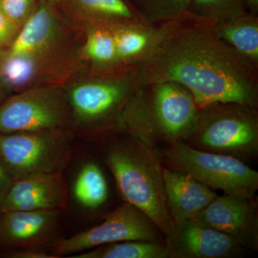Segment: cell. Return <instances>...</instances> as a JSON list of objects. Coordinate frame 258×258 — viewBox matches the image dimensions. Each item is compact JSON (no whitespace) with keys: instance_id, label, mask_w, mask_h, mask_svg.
Instances as JSON below:
<instances>
[{"instance_id":"6da1fadb","label":"cell","mask_w":258,"mask_h":258,"mask_svg":"<svg viewBox=\"0 0 258 258\" xmlns=\"http://www.w3.org/2000/svg\"><path fill=\"white\" fill-rule=\"evenodd\" d=\"M158 25L155 45L136 69L141 88L170 81L186 88L200 108L257 106L258 68L219 37L215 23L188 11Z\"/></svg>"},{"instance_id":"7a4b0ae2","label":"cell","mask_w":258,"mask_h":258,"mask_svg":"<svg viewBox=\"0 0 258 258\" xmlns=\"http://www.w3.org/2000/svg\"><path fill=\"white\" fill-rule=\"evenodd\" d=\"M200 108L191 93L179 83H152L131 98L120 115L118 131L158 150L161 146L186 142L197 124Z\"/></svg>"},{"instance_id":"3957f363","label":"cell","mask_w":258,"mask_h":258,"mask_svg":"<svg viewBox=\"0 0 258 258\" xmlns=\"http://www.w3.org/2000/svg\"><path fill=\"white\" fill-rule=\"evenodd\" d=\"M125 134L106 145L105 164L124 203L144 212L166 235L174 223L166 207L160 153Z\"/></svg>"},{"instance_id":"277c9868","label":"cell","mask_w":258,"mask_h":258,"mask_svg":"<svg viewBox=\"0 0 258 258\" xmlns=\"http://www.w3.org/2000/svg\"><path fill=\"white\" fill-rule=\"evenodd\" d=\"M256 107L219 103L200 108L198 120L186 143L204 152L223 154L247 163L258 155Z\"/></svg>"},{"instance_id":"5b68a950","label":"cell","mask_w":258,"mask_h":258,"mask_svg":"<svg viewBox=\"0 0 258 258\" xmlns=\"http://www.w3.org/2000/svg\"><path fill=\"white\" fill-rule=\"evenodd\" d=\"M140 88L136 70L125 77L75 85L66 94L71 110V130L87 136L108 130L118 132L122 112Z\"/></svg>"},{"instance_id":"8992f818","label":"cell","mask_w":258,"mask_h":258,"mask_svg":"<svg viewBox=\"0 0 258 258\" xmlns=\"http://www.w3.org/2000/svg\"><path fill=\"white\" fill-rule=\"evenodd\" d=\"M71 129L0 134V164L13 180L63 173L73 154Z\"/></svg>"},{"instance_id":"52a82bcc","label":"cell","mask_w":258,"mask_h":258,"mask_svg":"<svg viewBox=\"0 0 258 258\" xmlns=\"http://www.w3.org/2000/svg\"><path fill=\"white\" fill-rule=\"evenodd\" d=\"M165 167L186 173L214 190L254 198L258 172L235 158L204 152L179 142L159 151ZM164 166V165H163Z\"/></svg>"},{"instance_id":"ba28073f","label":"cell","mask_w":258,"mask_h":258,"mask_svg":"<svg viewBox=\"0 0 258 258\" xmlns=\"http://www.w3.org/2000/svg\"><path fill=\"white\" fill-rule=\"evenodd\" d=\"M71 125L66 95L55 88L27 90L0 103V134L71 129Z\"/></svg>"},{"instance_id":"9c48e42d","label":"cell","mask_w":258,"mask_h":258,"mask_svg":"<svg viewBox=\"0 0 258 258\" xmlns=\"http://www.w3.org/2000/svg\"><path fill=\"white\" fill-rule=\"evenodd\" d=\"M162 232L144 212L130 204H122L106 215L99 225L67 238H59L50 245L57 258L74 254L103 244L127 240L161 241Z\"/></svg>"},{"instance_id":"30bf717a","label":"cell","mask_w":258,"mask_h":258,"mask_svg":"<svg viewBox=\"0 0 258 258\" xmlns=\"http://www.w3.org/2000/svg\"><path fill=\"white\" fill-rule=\"evenodd\" d=\"M166 236L169 258H234L243 255L237 240L195 219L174 223Z\"/></svg>"},{"instance_id":"8fae6325","label":"cell","mask_w":258,"mask_h":258,"mask_svg":"<svg viewBox=\"0 0 258 258\" xmlns=\"http://www.w3.org/2000/svg\"><path fill=\"white\" fill-rule=\"evenodd\" d=\"M195 220L235 238L246 249H258L257 205L254 198L223 194Z\"/></svg>"},{"instance_id":"7c38bea8","label":"cell","mask_w":258,"mask_h":258,"mask_svg":"<svg viewBox=\"0 0 258 258\" xmlns=\"http://www.w3.org/2000/svg\"><path fill=\"white\" fill-rule=\"evenodd\" d=\"M60 210L0 212V255L29 247H50L58 240Z\"/></svg>"},{"instance_id":"4fadbf2b","label":"cell","mask_w":258,"mask_h":258,"mask_svg":"<svg viewBox=\"0 0 258 258\" xmlns=\"http://www.w3.org/2000/svg\"><path fill=\"white\" fill-rule=\"evenodd\" d=\"M69 186L63 173L37 174L15 180L2 205L7 211L63 212L69 204Z\"/></svg>"},{"instance_id":"5bb4252c","label":"cell","mask_w":258,"mask_h":258,"mask_svg":"<svg viewBox=\"0 0 258 258\" xmlns=\"http://www.w3.org/2000/svg\"><path fill=\"white\" fill-rule=\"evenodd\" d=\"M166 207L174 223L192 220L217 195L186 173L163 166Z\"/></svg>"},{"instance_id":"9a60e30c","label":"cell","mask_w":258,"mask_h":258,"mask_svg":"<svg viewBox=\"0 0 258 258\" xmlns=\"http://www.w3.org/2000/svg\"><path fill=\"white\" fill-rule=\"evenodd\" d=\"M60 25L53 5L40 0L30 18L19 30L7 54L41 58L55 45Z\"/></svg>"},{"instance_id":"2e32d148","label":"cell","mask_w":258,"mask_h":258,"mask_svg":"<svg viewBox=\"0 0 258 258\" xmlns=\"http://www.w3.org/2000/svg\"><path fill=\"white\" fill-rule=\"evenodd\" d=\"M108 197L109 187L101 166L92 159L83 161L69 188V198L83 212L93 213L106 205Z\"/></svg>"},{"instance_id":"e0dca14e","label":"cell","mask_w":258,"mask_h":258,"mask_svg":"<svg viewBox=\"0 0 258 258\" xmlns=\"http://www.w3.org/2000/svg\"><path fill=\"white\" fill-rule=\"evenodd\" d=\"M111 28L120 64L142 62L150 53L159 35V25L133 23Z\"/></svg>"},{"instance_id":"ac0fdd59","label":"cell","mask_w":258,"mask_h":258,"mask_svg":"<svg viewBox=\"0 0 258 258\" xmlns=\"http://www.w3.org/2000/svg\"><path fill=\"white\" fill-rule=\"evenodd\" d=\"M219 37L246 60L258 68V18L247 13L215 23Z\"/></svg>"},{"instance_id":"d6986e66","label":"cell","mask_w":258,"mask_h":258,"mask_svg":"<svg viewBox=\"0 0 258 258\" xmlns=\"http://www.w3.org/2000/svg\"><path fill=\"white\" fill-rule=\"evenodd\" d=\"M69 258H169L165 242L127 240L103 244Z\"/></svg>"},{"instance_id":"ffe728a7","label":"cell","mask_w":258,"mask_h":258,"mask_svg":"<svg viewBox=\"0 0 258 258\" xmlns=\"http://www.w3.org/2000/svg\"><path fill=\"white\" fill-rule=\"evenodd\" d=\"M70 1L80 12L98 23L109 25L144 23L132 5L125 0Z\"/></svg>"},{"instance_id":"44dd1931","label":"cell","mask_w":258,"mask_h":258,"mask_svg":"<svg viewBox=\"0 0 258 258\" xmlns=\"http://www.w3.org/2000/svg\"><path fill=\"white\" fill-rule=\"evenodd\" d=\"M83 54L98 67H113L120 64L111 25L101 23L90 30L83 47Z\"/></svg>"},{"instance_id":"7402d4cb","label":"cell","mask_w":258,"mask_h":258,"mask_svg":"<svg viewBox=\"0 0 258 258\" xmlns=\"http://www.w3.org/2000/svg\"><path fill=\"white\" fill-rule=\"evenodd\" d=\"M39 58L27 56L8 55L0 64V82L5 91L25 87L36 76Z\"/></svg>"},{"instance_id":"603a6c76","label":"cell","mask_w":258,"mask_h":258,"mask_svg":"<svg viewBox=\"0 0 258 258\" xmlns=\"http://www.w3.org/2000/svg\"><path fill=\"white\" fill-rule=\"evenodd\" d=\"M191 0H134L132 7L147 25H158L189 10Z\"/></svg>"},{"instance_id":"cb8c5ba5","label":"cell","mask_w":258,"mask_h":258,"mask_svg":"<svg viewBox=\"0 0 258 258\" xmlns=\"http://www.w3.org/2000/svg\"><path fill=\"white\" fill-rule=\"evenodd\" d=\"M247 0H191L190 13L217 23L249 13Z\"/></svg>"},{"instance_id":"d4e9b609","label":"cell","mask_w":258,"mask_h":258,"mask_svg":"<svg viewBox=\"0 0 258 258\" xmlns=\"http://www.w3.org/2000/svg\"><path fill=\"white\" fill-rule=\"evenodd\" d=\"M40 0H0V10L19 29L36 9Z\"/></svg>"},{"instance_id":"484cf974","label":"cell","mask_w":258,"mask_h":258,"mask_svg":"<svg viewBox=\"0 0 258 258\" xmlns=\"http://www.w3.org/2000/svg\"><path fill=\"white\" fill-rule=\"evenodd\" d=\"M20 29L0 10V47L9 48Z\"/></svg>"},{"instance_id":"4316f807","label":"cell","mask_w":258,"mask_h":258,"mask_svg":"<svg viewBox=\"0 0 258 258\" xmlns=\"http://www.w3.org/2000/svg\"><path fill=\"white\" fill-rule=\"evenodd\" d=\"M5 258H57L52 254L50 247H29L10 251L1 254Z\"/></svg>"},{"instance_id":"83f0119b","label":"cell","mask_w":258,"mask_h":258,"mask_svg":"<svg viewBox=\"0 0 258 258\" xmlns=\"http://www.w3.org/2000/svg\"><path fill=\"white\" fill-rule=\"evenodd\" d=\"M13 181L14 180L12 179L11 176L8 174V173L5 170L3 166L0 164V210H1L2 205L4 202L5 197L9 191Z\"/></svg>"},{"instance_id":"f1b7e54d","label":"cell","mask_w":258,"mask_h":258,"mask_svg":"<svg viewBox=\"0 0 258 258\" xmlns=\"http://www.w3.org/2000/svg\"><path fill=\"white\" fill-rule=\"evenodd\" d=\"M247 10L249 13L257 15L258 0H247Z\"/></svg>"},{"instance_id":"f546056e","label":"cell","mask_w":258,"mask_h":258,"mask_svg":"<svg viewBox=\"0 0 258 258\" xmlns=\"http://www.w3.org/2000/svg\"><path fill=\"white\" fill-rule=\"evenodd\" d=\"M7 91H5L4 87L0 82V103H2L5 100V95H6Z\"/></svg>"},{"instance_id":"4dcf8cb0","label":"cell","mask_w":258,"mask_h":258,"mask_svg":"<svg viewBox=\"0 0 258 258\" xmlns=\"http://www.w3.org/2000/svg\"><path fill=\"white\" fill-rule=\"evenodd\" d=\"M7 50L3 48V47H0V64H1L2 61L3 60L5 55H6Z\"/></svg>"},{"instance_id":"1f68e13d","label":"cell","mask_w":258,"mask_h":258,"mask_svg":"<svg viewBox=\"0 0 258 258\" xmlns=\"http://www.w3.org/2000/svg\"><path fill=\"white\" fill-rule=\"evenodd\" d=\"M47 2L50 3L51 4L55 5L59 4V3H62L63 0H47Z\"/></svg>"}]
</instances>
